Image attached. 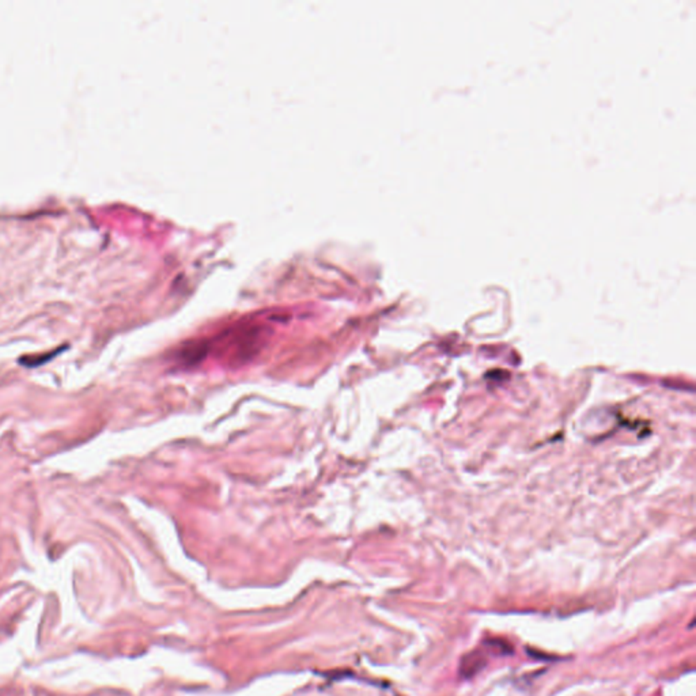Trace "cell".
Masks as SVG:
<instances>
[{"mask_svg":"<svg viewBox=\"0 0 696 696\" xmlns=\"http://www.w3.org/2000/svg\"><path fill=\"white\" fill-rule=\"evenodd\" d=\"M487 665L485 654L482 652H472L467 654L460 666V673L464 677H472L476 673H479L485 666Z\"/></svg>","mask_w":696,"mask_h":696,"instance_id":"6da1fadb","label":"cell"}]
</instances>
